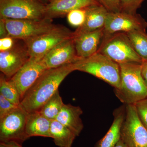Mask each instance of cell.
Instances as JSON below:
<instances>
[{
    "mask_svg": "<svg viewBox=\"0 0 147 147\" xmlns=\"http://www.w3.org/2000/svg\"><path fill=\"white\" fill-rule=\"evenodd\" d=\"M73 32L66 27L56 25L47 32L24 41L30 57L43 58L58 44L73 38Z\"/></svg>",
    "mask_w": 147,
    "mask_h": 147,
    "instance_id": "obj_7",
    "label": "cell"
},
{
    "mask_svg": "<svg viewBox=\"0 0 147 147\" xmlns=\"http://www.w3.org/2000/svg\"><path fill=\"white\" fill-rule=\"evenodd\" d=\"M141 121L147 130V98L135 104Z\"/></svg>",
    "mask_w": 147,
    "mask_h": 147,
    "instance_id": "obj_27",
    "label": "cell"
},
{
    "mask_svg": "<svg viewBox=\"0 0 147 147\" xmlns=\"http://www.w3.org/2000/svg\"><path fill=\"white\" fill-rule=\"evenodd\" d=\"M86 13V8L71 11L67 14V21L71 26L78 28L84 24Z\"/></svg>",
    "mask_w": 147,
    "mask_h": 147,
    "instance_id": "obj_24",
    "label": "cell"
},
{
    "mask_svg": "<svg viewBox=\"0 0 147 147\" xmlns=\"http://www.w3.org/2000/svg\"><path fill=\"white\" fill-rule=\"evenodd\" d=\"M74 71L73 64L47 69L24 95L20 106L28 113L39 112L58 90L66 76Z\"/></svg>",
    "mask_w": 147,
    "mask_h": 147,
    "instance_id": "obj_1",
    "label": "cell"
},
{
    "mask_svg": "<svg viewBox=\"0 0 147 147\" xmlns=\"http://www.w3.org/2000/svg\"><path fill=\"white\" fill-rule=\"evenodd\" d=\"M0 147H7L4 144H3V143H0Z\"/></svg>",
    "mask_w": 147,
    "mask_h": 147,
    "instance_id": "obj_34",
    "label": "cell"
},
{
    "mask_svg": "<svg viewBox=\"0 0 147 147\" xmlns=\"http://www.w3.org/2000/svg\"><path fill=\"white\" fill-rule=\"evenodd\" d=\"M50 134L55 145L59 147H71L76 137L70 129L56 120L52 121Z\"/></svg>",
    "mask_w": 147,
    "mask_h": 147,
    "instance_id": "obj_20",
    "label": "cell"
},
{
    "mask_svg": "<svg viewBox=\"0 0 147 147\" xmlns=\"http://www.w3.org/2000/svg\"><path fill=\"white\" fill-rule=\"evenodd\" d=\"M5 20L8 36L23 41L45 33L56 26L53 24V19L47 18L40 20L11 19H5Z\"/></svg>",
    "mask_w": 147,
    "mask_h": 147,
    "instance_id": "obj_8",
    "label": "cell"
},
{
    "mask_svg": "<svg viewBox=\"0 0 147 147\" xmlns=\"http://www.w3.org/2000/svg\"><path fill=\"white\" fill-rule=\"evenodd\" d=\"M47 69L43 58L30 57L11 78L16 85L21 99L27 91Z\"/></svg>",
    "mask_w": 147,
    "mask_h": 147,
    "instance_id": "obj_11",
    "label": "cell"
},
{
    "mask_svg": "<svg viewBox=\"0 0 147 147\" xmlns=\"http://www.w3.org/2000/svg\"><path fill=\"white\" fill-rule=\"evenodd\" d=\"M30 57L25 42L24 45L16 43L10 50L0 52V70L7 78H11Z\"/></svg>",
    "mask_w": 147,
    "mask_h": 147,
    "instance_id": "obj_12",
    "label": "cell"
},
{
    "mask_svg": "<svg viewBox=\"0 0 147 147\" xmlns=\"http://www.w3.org/2000/svg\"><path fill=\"white\" fill-rule=\"evenodd\" d=\"M74 71L86 72L102 80L115 89L120 86V69L118 63L101 53H96L88 58L73 63Z\"/></svg>",
    "mask_w": 147,
    "mask_h": 147,
    "instance_id": "obj_3",
    "label": "cell"
},
{
    "mask_svg": "<svg viewBox=\"0 0 147 147\" xmlns=\"http://www.w3.org/2000/svg\"><path fill=\"white\" fill-rule=\"evenodd\" d=\"M19 106L13 104L0 94V119Z\"/></svg>",
    "mask_w": 147,
    "mask_h": 147,
    "instance_id": "obj_26",
    "label": "cell"
},
{
    "mask_svg": "<svg viewBox=\"0 0 147 147\" xmlns=\"http://www.w3.org/2000/svg\"><path fill=\"white\" fill-rule=\"evenodd\" d=\"M80 59L76 54L73 38L58 44L43 58L47 69L57 68L73 63Z\"/></svg>",
    "mask_w": 147,
    "mask_h": 147,
    "instance_id": "obj_13",
    "label": "cell"
},
{
    "mask_svg": "<svg viewBox=\"0 0 147 147\" xmlns=\"http://www.w3.org/2000/svg\"><path fill=\"white\" fill-rule=\"evenodd\" d=\"M121 84L115 89L116 96L124 105L135 104L147 98V88L142 73V63L119 64Z\"/></svg>",
    "mask_w": 147,
    "mask_h": 147,
    "instance_id": "obj_2",
    "label": "cell"
},
{
    "mask_svg": "<svg viewBox=\"0 0 147 147\" xmlns=\"http://www.w3.org/2000/svg\"><path fill=\"white\" fill-rule=\"evenodd\" d=\"M99 4L97 0H49L45 5V18L62 17L71 11Z\"/></svg>",
    "mask_w": 147,
    "mask_h": 147,
    "instance_id": "obj_14",
    "label": "cell"
},
{
    "mask_svg": "<svg viewBox=\"0 0 147 147\" xmlns=\"http://www.w3.org/2000/svg\"><path fill=\"white\" fill-rule=\"evenodd\" d=\"M125 115V105L117 108L113 113L114 120L105 136L95 147H115L121 139V129Z\"/></svg>",
    "mask_w": 147,
    "mask_h": 147,
    "instance_id": "obj_18",
    "label": "cell"
},
{
    "mask_svg": "<svg viewBox=\"0 0 147 147\" xmlns=\"http://www.w3.org/2000/svg\"><path fill=\"white\" fill-rule=\"evenodd\" d=\"M83 113V110L79 106L64 104L56 120L70 129L77 137L84 127L81 118Z\"/></svg>",
    "mask_w": 147,
    "mask_h": 147,
    "instance_id": "obj_17",
    "label": "cell"
},
{
    "mask_svg": "<svg viewBox=\"0 0 147 147\" xmlns=\"http://www.w3.org/2000/svg\"><path fill=\"white\" fill-rule=\"evenodd\" d=\"M121 139L127 147L147 146V130L141 121L135 104L125 105Z\"/></svg>",
    "mask_w": 147,
    "mask_h": 147,
    "instance_id": "obj_6",
    "label": "cell"
},
{
    "mask_svg": "<svg viewBox=\"0 0 147 147\" xmlns=\"http://www.w3.org/2000/svg\"><path fill=\"white\" fill-rule=\"evenodd\" d=\"M0 94L14 105L20 106L21 96L16 85L11 78L2 73L0 76Z\"/></svg>",
    "mask_w": 147,
    "mask_h": 147,
    "instance_id": "obj_21",
    "label": "cell"
},
{
    "mask_svg": "<svg viewBox=\"0 0 147 147\" xmlns=\"http://www.w3.org/2000/svg\"><path fill=\"white\" fill-rule=\"evenodd\" d=\"M8 36L5 19L0 18V38Z\"/></svg>",
    "mask_w": 147,
    "mask_h": 147,
    "instance_id": "obj_30",
    "label": "cell"
},
{
    "mask_svg": "<svg viewBox=\"0 0 147 147\" xmlns=\"http://www.w3.org/2000/svg\"><path fill=\"white\" fill-rule=\"evenodd\" d=\"M142 73L145 81L147 82V60L144 61L142 63Z\"/></svg>",
    "mask_w": 147,
    "mask_h": 147,
    "instance_id": "obj_31",
    "label": "cell"
},
{
    "mask_svg": "<svg viewBox=\"0 0 147 147\" xmlns=\"http://www.w3.org/2000/svg\"><path fill=\"white\" fill-rule=\"evenodd\" d=\"M145 0H120V11L129 13H137V9Z\"/></svg>",
    "mask_w": 147,
    "mask_h": 147,
    "instance_id": "obj_25",
    "label": "cell"
},
{
    "mask_svg": "<svg viewBox=\"0 0 147 147\" xmlns=\"http://www.w3.org/2000/svg\"><path fill=\"white\" fill-rule=\"evenodd\" d=\"M86 18L82 26L73 32L74 36L102 28L105 25L108 11L100 4L86 8Z\"/></svg>",
    "mask_w": 147,
    "mask_h": 147,
    "instance_id": "obj_16",
    "label": "cell"
},
{
    "mask_svg": "<svg viewBox=\"0 0 147 147\" xmlns=\"http://www.w3.org/2000/svg\"><path fill=\"white\" fill-rule=\"evenodd\" d=\"M147 147V146H146V147Z\"/></svg>",
    "mask_w": 147,
    "mask_h": 147,
    "instance_id": "obj_37",
    "label": "cell"
},
{
    "mask_svg": "<svg viewBox=\"0 0 147 147\" xmlns=\"http://www.w3.org/2000/svg\"><path fill=\"white\" fill-rule=\"evenodd\" d=\"M40 1H42L43 2L45 3L46 4H47L48 2V0H40Z\"/></svg>",
    "mask_w": 147,
    "mask_h": 147,
    "instance_id": "obj_35",
    "label": "cell"
},
{
    "mask_svg": "<svg viewBox=\"0 0 147 147\" xmlns=\"http://www.w3.org/2000/svg\"><path fill=\"white\" fill-rule=\"evenodd\" d=\"M115 147H127L126 145L124 143H123V142H122L121 139L120 140V141H119L118 143L116 145Z\"/></svg>",
    "mask_w": 147,
    "mask_h": 147,
    "instance_id": "obj_33",
    "label": "cell"
},
{
    "mask_svg": "<svg viewBox=\"0 0 147 147\" xmlns=\"http://www.w3.org/2000/svg\"><path fill=\"white\" fill-rule=\"evenodd\" d=\"M145 82H146V86H147V82H146V81H145Z\"/></svg>",
    "mask_w": 147,
    "mask_h": 147,
    "instance_id": "obj_36",
    "label": "cell"
},
{
    "mask_svg": "<svg viewBox=\"0 0 147 147\" xmlns=\"http://www.w3.org/2000/svg\"><path fill=\"white\" fill-rule=\"evenodd\" d=\"M7 147H23L21 144L14 142H10L3 143Z\"/></svg>",
    "mask_w": 147,
    "mask_h": 147,
    "instance_id": "obj_32",
    "label": "cell"
},
{
    "mask_svg": "<svg viewBox=\"0 0 147 147\" xmlns=\"http://www.w3.org/2000/svg\"><path fill=\"white\" fill-rule=\"evenodd\" d=\"M49 0H48V1H49Z\"/></svg>",
    "mask_w": 147,
    "mask_h": 147,
    "instance_id": "obj_38",
    "label": "cell"
},
{
    "mask_svg": "<svg viewBox=\"0 0 147 147\" xmlns=\"http://www.w3.org/2000/svg\"><path fill=\"white\" fill-rule=\"evenodd\" d=\"M46 4L40 0H0V18L40 20Z\"/></svg>",
    "mask_w": 147,
    "mask_h": 147,
    "instance_id": "obj_5",
    "label": "cell"
},
{
    "mask_svg": "<svg viewBox=\"0 0 147 147\" xmlns=\"http://www.w3.org/2000/svg\"><path fill=\"white\" fill-rule=\"evenodd\" d=\"M15 40L10 36L0 38V52L7 51L13 48L16 44Z\"/></svg>",
    "mask_w": 147,
    "mask_h": 147,
    "instance_id": "obj_29",
    "label": "cell"
},
{
    "mask_svg": "<svg viewBox=\"0 0 147 147\" xmlns=\"http://www.w3.org/2000/svg\"><path fill=\"white\" fill-rule=\"evenodd\" d=\"M103 36L102 28L73 37L77 56L84 59L97 53Z\"/></svg>",
    "mask_w": 147,
    "mask_h": 147,
    "instance_id": "obj_15",
    "label": "cell"
},
{
    "mask_svg": "<svg viewBox=\"0 0 147 147\" xmlns=\"http://www.w3.org/2000/svg\"><path fill=\"white\" fill-rule=\"evenodd\" d=\"M28 113L20 106L0 119V142L21 144L29 139L26 133Z\"/></svg>",
    "mask_w": 147,
    "mask_h": 147,
    "instance_id": "obj_9",
    "label": "cell"
},
{
    "mask_svg": "<svg viewBox=\"0 0 147 147\" xmlns=\"http://www.w3.org/2000/svg\"><path fill=\"white\" fill-rule=\"evenodd\" d=\"M52 121L42 115L39 112L28 113L26 133L29 138L32 137H50Z\"/></svg>",
    "mask_w": 147,
    "mask_h": 147,
    "instance_id": "obj_19",
    "label": "cell"
},
{
    "mask_svg": "<svg viewBox=\"0 0 147 147\" xmlns=\"http://www.w3.org/2000/svg\"><path fill=\"white\" fill-rule=\"evenodd\" d=\"M147 23L140 14L123 11L108 12L103 27L104 35L119 32H127L134 30H146Z\"/></svg>",
    "mask_w": 147,
    "mask_h": 147,
    "instance_id": "obj_10",
    "label": "cell"
},
{
    "mask_svg": "<svg viewBox=\"0 0 147 147\" xmlns=\"http://www.w3.org/2000/svg\"><path fill=\"white\" fill-rule=\"evenodd\" d=\"M64 104L58 90L45 102L39 112L47 119L54 120H56Z\"/></svg>",
    "mask_w": 147,
    "mask_h": 147,
    "instance_id": "obj_23",
    "label": "cell"
},
{
    "mask_svg": "<svg viewBox=\"0 0 147 147\" xmlns=\"http://www.w3.org/2000/svg\"><path fill=\"white\" fill-rule=\"evenodd\" d=\"M109 12L120 11V0H97Z\"/></svg>",
    "mask_w": 147,
    "mask_h": 147,
    "instance_id": "obj_28",
    "label": "cell"
},
{
    "mask_svg": "<svg viewBox=\"0 0 147 147\" xmlns=\"http://www.w3.org/2000/svg\"><path fill=\"white\" fill-rule=\"evenodd\" d=\"M97 52L119 64L142 63L144 60L134 50L126 33L119 32L103 36Z\"/></svg>",
    "mask_w": 147,
    "mask_h": 147,
    "instance_id": "obj_4",
    "label": "cell"
},
{
    "mask_svg": "<svg viewBox=\"0 0 147 147\" xmlns=\"http://www.w3.org/2000/svg\"><path fill=\"white\" fill-rule=\"evenodd\" d=\"M126 33L136 53L143 60H147V33L146 30H134Z\"/></svg>",
    "mask_w": 147,
    "mask_h": 147,
    "instance_id": "obj_22",
    "label": "cell"
}]
</instances>
